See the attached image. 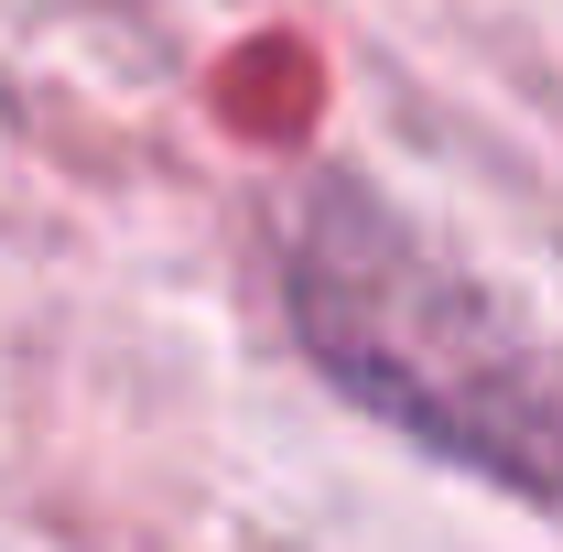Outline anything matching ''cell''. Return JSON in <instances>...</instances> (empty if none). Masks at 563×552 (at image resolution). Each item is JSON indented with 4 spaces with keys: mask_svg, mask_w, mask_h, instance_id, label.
<instances>
[{
    "mask_svg": "<svg viewBox=\"0 0 563 552\" xmlns=\"http://www.w3.org/2000/svg\"><path fill=\"white\" fill-rule=\"evenodd\" d=\"M282 303H292L303 357L347 401H368L433 455H455L466 477H498L563 509V357L520 336V314L488 281L455 272L379 196L314 185L292 207Z\"/></svg>",
    "mask_w": 563,
    "mask_h": 552,
    "instance_id": "6da1fadb",
    "label": "cell"
}]
</instances>
